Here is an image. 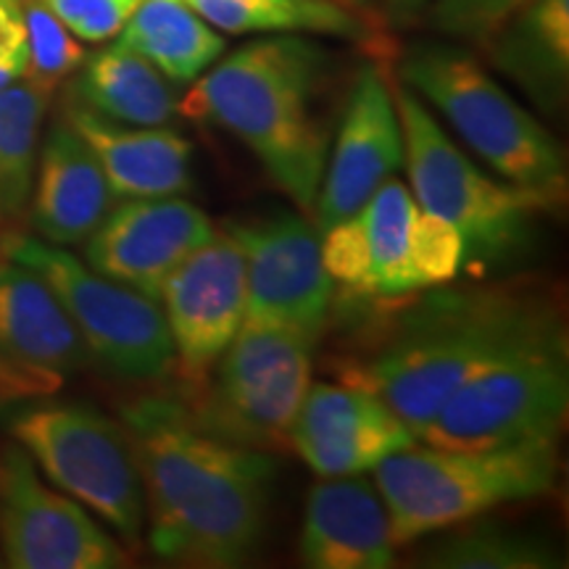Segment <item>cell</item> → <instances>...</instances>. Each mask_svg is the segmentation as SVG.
I'll return each instance as SVG.
<instances>
[{
	"mask_svg": "<svg viewBox=\"0 0 569 569\" xmlns=\"http://www.w3.org/2000/svg\"><path fill=\"white\" fill-rule=\"evenodd\" d=\"M322 264L332 282H340L353 296L369 298L372 269H369V246L359 213L322 230Z\"/></svg>",
	"mask_w": 569,
	"mask_h": 569,
	"instance_id": "cell-31",
	"label": "cell"
},
{
	"mask_svg": "<svg viewBox=\"0 0 569 569\" xmlns=\"http://www.w3.org/2000/svg\"><path fill=\"white\" fill-rule=\"evenodd\" d=\"M27 27V82L51 96L56 84L74 74L84 61V48L46 0H21Z\"/></svg>",
	"mask_w": 569,
	"mask_h": 569,
	"instance_id": "cell-28",
	"label": "cell"
},
{
	"mask_svg": "<svg viewBox=\"0 0 569 569\" xmlns=\"http://www.w3.org/2000/svg\"><path fill=\"white\" fill-rule=\"evenodd\" d=\"M332 59L315 40L274 34L224 56L190 84L177 111L230 132L301 211H315L330 153Z\"/></svg>",
	"mask_w": 569,
	"mask_h": 569,
	"instance_id": "cell-2",
	"label": "cell"
},
{
	"mask_svg": "<svg viewBox=\"0 0 569 569\" xmlns=\"http://www.w3.org/2000/svg\"><path fill=\"white\" fill-rule=\"evenodd\" d=\"M430 0H386V21L390 24H411V21L422 17V11L427 9Z\"/></svg>",
	"mask_w": 569,
	"mask_h": 569,
	"instance_id": "cell-35",
	"label": "cell"
},
{
	"mask_svg": "<svg viewBox=\"0 0 569 569\" xmlns=\"http://www.w3.org/2000/svg\"><path fill=\"white\" fill-rule=\"evenodd\" d=\"M398 80L436 106L503 182L528 190L546 209L565 203L567 156L559 140L472 53L446 42H417L403 53Z\"/></svg>",
	"mask_w": 569,
	"mask_h": 569,
	"instance_id": "cell-5",
	"label": "cell"
},
{
	"mask_svg": "<svg viewBox=\"0 0 569 569\" xmlns=\"http://www.w3.org/2000/svg\"><path fill=\"white\" fill-rule=\"evenodd\" d=\"M140 0H46L61 24L84 42H103L122 32Z\"/></svg>",
	"mask_w": 569,
	"mask_h": 569,
	"instance_id": "cell-32",
	"label": "cell"
},
{
	"mask_svg": "<svg viewBox=\"0 0 569 569\" xmlns=\"http://www.w3.org/2000/svg\"><path fill=\"white\" fill-rule=\"evenodd\" d=\"M482 51L540 109L559 111L569 82V0H532Z\"/></svg>",
	"mask_w": 569,
	"mask_h": 569,
	"instance_id": "cell-22",
	"label": "cell"
},
{
	"mask_svg": "<svg viewBox=\"0 0 569 569\" xmlns=\"http://www.w3.org/2000/svg\"><path fill=\"white\" fill-rule=\"evenodd\" d=\"M0 549L13 569H119L130 553L90 511L42 480L17 440L0 446Z\"/></svg>",
	"mask_w": 569,
	"mask_h": 569,
	"instance_id": "cell-11",
	"label": "cell"
},
{
	"mask_svg": "<svg viewBox=\"0 0 569 569\" xmlns=\"http://www.w3.org/2000/svg\"><path fill=\"white\" fill-rule=\"evenodd\" d=\"M213 232L211 219L182 196L130 198L96 227L84 259L98 274L159 301L163 280Z\"/></svg>",
	"mask_w": 569,
	"mask_h": 569,
	"instance_id": "cell-15",
	"label": "cell"
},
{
	"mask_svg": "<svg viewBox=\"0 0 569 569\" xmlns=\"http://www.w3.org/2000/svg\"><path fill=\"white\" fill-rule=\"evenodd\" d=\"M46 106L48 92L32 82L0 88V234L13 232L30 211Z\"/></svg>",
	"mask_w": 569,
	"mask_h": 569,
	"instance_id": "cell-25",
	"label": "cell"
},
{
	"mask_svg": "<svg viewBox=\"0 0 569 569\" xmlns=\"http://www.w3.org/2000/svg\"><path fill=\"white\" fill-rule=\"evenodd\" d=\"M419 206L401 180L388 177L375 196L361 206L359 219L365 224L369 246V269L372 288L369 298H407L425 290L415 267H411V224Z\"/></svg>",
	"mask_w": 569,
	"mask_h": 569,
	"instance_id": "cell-26",
	"label": "cell"
},
{
	"mask_svg": "<svg viewBox=\"0 0 569 569\" xmlns=\"http://www.w3.org/2000/svg\"><path fill=\"white\" fill-rule=\"evenodd\" d=\"M113 201L117 196L96 153L67 119H59L46 134L34 169L30 219L40 240L51 246L84 243Z\"/></svg>",
	"mask_w": 569,
	"mask_h": 569,
	"instance_id": "cell-20",
	"label": "cell"
},
{
	"mask_svg": "<svg viewBox=\"0 0 569 569\" xmlns=\"http://www.w3.org/2000/svg\"><path fill=\"white\" fill-rule=\"evenodd\" d=\"M390 92L419 209L459 227L467 246L465 264L496 267L517 259L530 246L532 219L546 206L528 190L496 182L475 167L398 74H390Z\"/></svg>",
	"mask_w": 569,
	"mask_h": 569,
	"instance_id": "cell-6",
	"label": "cell"
},
{
	"mask_svg": "<svg viewBox=\"0 0 569 569\" xmlns=\"http://www.w3.org/2000/svg\"><path fill=\"white\" fill-rule=\"evenodd\" d=\"M401 163L403 134L390 92V74L377 63H367L351 84L336 142L327 153L315 224L327 230L353 217Z\"/></svg>",
	"mask_w": 569,
	"mask_h": 569,
	"instance_id": "cell-14",
	"label": "cell"
},
{
	"mask_svg": "<svg viewBox=\"0 0 569 569\" xmlns=\"http://www.w3.org/2000/svg\"><path fill=\"white\" fill-rule=\"evenodd\" d=\"M559 315L546 298L509 284H436L398 315L372 359L343 382L372 390L419 438L465 382Z\"/></svg>",
	"mask_w": 569,
	"mask_h": 569,
	"instance_id": "cell-3",
	"label": "cell"
},
{
	"mask_svg": "<svg viewBox=\"0 0 569 569\" xmlns=\"http://www.w3.org/2000/svg\"><path fill=\"white\" fill-rule=\"evenodd\" d=\"M390 517L375 480L325 478L309 490L298 553L309 569H388L396 565Z\"/></svg>",
	"mask_w": 569,
	"mask_h": 569,
	"instance_id": "cell-17",
	"label": "cell"
},
{
	"mask_svg": "<svg viewBox=\"0 0 569 569\" xmlns=\"http://www.w3.org/2000/svg\"><path fill=\"white\" fill-rule=\"evenodd\" d=\"M6 427L53 486L138 549L146 493L124 425L90 403L32 401L11 411Z\"/></svg>",
	"mask_w": 569,
	"mask_h": 569,
	"instance_id": "cell-9",
	"label": "cell"
},
{
	"mask_svg": "<svg viewBox=\"0 0 569 569\" xmlns=\"http://www.w3.org/2000/svg\"><path fill=\"white\" fill-rule=\"evenodd\" d=\"M27 71V27L21 0H0V88Z\"/></svg>",
	"mask_w": 569,
	"mask_h": 569,
	"instance_id": "cell-33",
	"label": "cell"
},
{
	"mask_svg": "<svg viewBox=\"0 0 569 569\" xmlns=\"http://www.w3.org/2000/svg\"><path fill=\"white\" fill-rule=\"evenodd\" d=\"M317 343L303 330L246 319L217 365L180 398L211 436L280 451L311 386Z\"/></svg>",
	"mask_w": 569,
	"mask_h": 569,
	"instance_id": "cell-7",
	"label": "cell"
},
{
	"mask_svg": "<svg viewBox=\"0 0 569 569\" xmlns=\"http://www.w3.org/2000/svg\"><path fill=\"white\" fill-rule=\"evenodd\" d=\"M119 42L151 61L172 84H193L227 48L222 34L184 0H140Z\"/></svg>",
	"mask_w": 569,
	"mask_h": 569,
	"instance_id": "cell-24",
	"label": "cell"
},
{
	"mask_svg": "<svg viewBox=\"0 0 569 569\" xmlns=\"http://www.w3.org/2000/svg\"><path fill=\"white\" fill-rule=\"evenodd\" d=\"M0 353L53 390L92 361L51 284L6 253H0Z\"/></svg>",
	"mask_w": 569,
	"mask_h": 569,
	"instance_id": "cell-18",
	"label": "cell"
},
{
	"mask_svg": "<svg viewBox=\"0 0 569 569\" xmlns=\"http://www.w3.org/2000/svg\"><path fill=\"white\" fill-rule=\"evenodd\" d=\"M174 365L193 386L217 365L246 322V259L230 232H213L161 284Z\"/></svg>",
	"mask_w": 569,
	"mask_h": 569,
	"instance_id": "cell-13",
	"label": "cell"
},
{
	"mask_svg": "<svg viewBox=\"0 0 569 569\" xmlns=\"http://www.w3.org/2000/svg\"><path fill=\"white\" fill-rule=\"evenodd\" d=\"M569 409V340L557 315L515 351L465 382L417 440L440 448H501L559 438Z\"/></svg>",
	"mask_w": 569,
	"mask_h": 569,
	"instance_id": "cell-8",
	"label": "cell"
},
{
	"mask_svg": "<svg viewBox=\"0 0 569 569\" xmlns=\"http://www.w3.org/2000/svg\"><path fill=\"white\" fill-rule=\"evenodd\" d=\"M419 565L432 569H559L565 567V557L538 532L478 522L436 540L422 551Z\"/></svg>",
	"mask_w": 569,
	"mask_h": 569,
	"instance_id": "cell-27",
	"label": "cell"
},
{
	"mask_svg": "<svg viewBox=\"0 0 569 569\" xmlns=\"http://www.w3.org/2000/svg\"><path fill=\"white\" fill-rule=\"evenodd\" d=\"M411 267L425 290L457 280L467 259V246L459 227L419 209L411 224Z\"/></svg>",
	"mask_w": 569,
	"mask_h": 569,
	"instance_id": "cell-29",
	"label": "cell"
},
{
	"mask_svg": "<svg viewBox=\"0 0 569 569\" xmlns=\"http://www.w3.org/2000/svg\"><path fill=\"white\" fill-rule=\"evenodd\" d=\"M532 0H430L427 19L443 38L486 48L507 21Z\"/></svg>",
	"mask_w": 569,
	"mask_h": 569,
	"instance_id": "cell-30",
	"label": "cell"
},
{
	"mask_svg": "<svg viewBox=\"0 0 569 569\" xmlns=\"http://www.w3.org/2000/svg\"><path fill=\"white\" fill-rule=\"evenodd\" d=\"M53 393L51 386L38 380V377L24 372L17 365H11L3 353H0V401H19V398L46 396Z\"/></svg>",
	"mask_w": 569,
	"mask_h": 569,
	"instance_id": "cell-34",
	"label": "cell"
},
{
	"mask_svg": "<svg viewBox=\"0 0 569 569\" xmlns=\"http://www.w3.org/2000/svg\"><path fill=\"white\" fill-rule=\"evenodd\" d=\"M338 3L353 6V9H367V3H369V0H338Z\"/></svg>",
	"mask_w": 569,
	"mask_h": 569,
	"instance_id": "cell-36",
	"label": "cell"
},
{
	"mask_svg": "<svg viewBox=\"0 0 569 569\" xmlns=\"http://www.w3.org/2000/svg\"><path fill=\"white\" fill-rule=\"evenodd\" d=\"M396 546L472 522L503 503L546 496L559 478V438L501 448L411 443L375 469Z\"/></svg>",
	"mask_w": 569,
	"mask_h": 569,
	"instance_id": "cell-4",
	"label": "cell"
},
{
	"mask_svg": "<svg viewBox=\"0 0 569 569\" xmlns=\"http://www.w3.org/2000/svg\"><path fill=\"white\" fill-rule=\"evenodd\" d=\"M417 443L401 417L372 390L351 382H311L288 446L322 478L365 475L390 453Z\"/></svg>",
	"mask_w": 569,
	"mask_h": 569,
	"instance_id": "cell-16",
	"label": "cell"
},
{
	"mask_svg": "<svg viewBox=\"0 0 569 569\" xmlns=\"http://www.w3.org/2000/svg\"><path fill=\"white\" fill-rule=\"evenodd\" d=\"M146 493L148 543L184 567H243L267 532L277 461L196 422L182 398L140 396L122 407Z\"/></svg>",
	"mask_w": 569,
	"mask_h": 569,
	"instance_id": "cell-1",
	"label": "cell"
},
{
	"mask_svg": "<svg viewBox=\"0 0 569 569\" xmlns=\"http://www.w3.org/2000/svg\"><path fill=\"white\" fill-rule=\"evenodd\" d=\"M63 119L96 153L117 198H169L193 188V146L167 124L111 122L71 98Z\"/></svg>",
	"mask_w": 569,
	"mask_h": 569,
	"instance_id": "cell-19",
	"label": "cell"
},
{
	"mask_svg": "<svg viewBox=\"0 0 569 569\" xmlns=\"http://www.w3.org/2000/svg\"><path fill=\"white\" fill-rule=\"evenodd\" d=\"M213 30L230 34H319L388 51V21L338 0H184Z\"/></svg>",
	"mask_w": 569,
	"mask_h": 569,
	"instance_id": "cell-21",
	"label": "cell"
},
{
	"mask_svg": "<svg viewBox=\"0 0 569 569\" xmlns=\"http://www.w3.org/2000/svg\"><path fill=\"white\" fill-rule=\"evenodd\" d=\"M69 98L111 122L161 127L177 113L174 84L122 42L84 56Z\"/></svg>",
	"mask_w": 569,
	"mask_h": 569,
	"instance_id": "cell-23",
	"label": "cell"
},
{
	"mask_svg": "<svg viewBox=\"0 0 569 569\" xmlns=\"http://www.w3.org/2000/svg\"><path fill=\"white\" fill-rule=\"evenodd\" d=\"M0 253L51 284L90 356L111 375L153 382L172 372L174 346L153 298L98 274L61 246L17 230L0 234Z\"/></svg>",
	"mask_w": 569,
	"mask_h": 569,
	"instance_id": "cell-10",
	"label": "cell"
},
{
	"mask_svg": "<svg viewBox=\"0 0 569 569\" xmlns=\"http://www.w3.org/2000/svg\"><path fill=\"white\" fill-rule=\"evenodd\" d=\"M246 259V319L322 338L336 282L322 264V230L303 213L224 224Z\"/></svg>",
	"mask_w": 569,
	"mask_h": 569,
	"instance_id": "cell-12",
	"label": "cell"
}]
</instances>
